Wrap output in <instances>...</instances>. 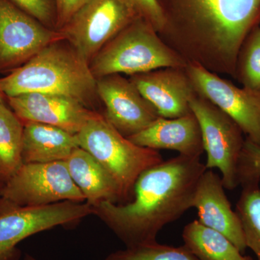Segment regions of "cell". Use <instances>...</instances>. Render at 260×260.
<instances>
[{
	"mask_svg": "<svg viewBox=\"0 0 260 260\" xmlns=\"http://www.w3.org/2000/svg\"><path fill=\"white\" fill-rule=\"evenodd\" d=\"M25 260H38L37 258L34 257V256L30 255V254H25Z\"/></svg>",
	"mask_w": 260,
	"mask_h": 260,
	"instance_id": "28",
	"label": "cell"
},
{
	"mask_svg": "<svg viewBox=\"0 0 260 260\" xmlns=\"http://www.w3.org/2000/svg\"><path fill=\"white\" fill-rule=\"evenodd\" d=\"M205 43L235 73L243 43L258 20L260 0H180Z\"/></svg>",
	"mask_w": 260,
	"mask_h": 260,
	"instance_id": "3",
	"label": "cell"
},
{
	"mask_svg": "<svg viewBox=\"0 0 260 260\" xmlns=\"http://www.w3.org/2000/svg\"><path fill=\"white\" fill-rule=\"evenodd\" d=\"M23 123L0 103V182L4 184L23 164Z\"/></svg>",
	"mask_w": 260,
	"mask_h": 260,
	"instance_id": "20",
	"label": "cell"
},
{
	"mask_svg": "<svg viewBox=\"0 0 260 260\" xmlns=\"http://www.w3.org/2000/svg\"><path fill=\"white\" fill-rule=\"evenodd\" d=\"M90 0H54L56 10V26L59 29Z\"/></svg>",
	"mask_w": 260,
	"mask_h": 260,
	"instance_id": "27",
	"label": "cell"
},
{
	"mask_svg": "<svg viewBox=\"0 0 260 260\" xmlns=\"http://www.w3.org/2000/svg\"><path fill=\"white\" fill-rule=\"evenodd\" d=\"M179 69L154 70L129 79L161 117L174 119L191 112L189 102L194 95V86Z\"/></svg>",
	"mask_w": 260,
	"mask_h": 260,
	"instance_id": "15",
	"label": "cell"
},
{
	"mask_svg": "<svg viewBox=\"0 0 260 260\" xmlns=\"http://www.w3.org/2000/svg\"><path fill=\"white\" fill-rule=\"evenodd\" d=\"M144 19L136 18L94 56L90 68L95 78L131 76L161 68H179L182 60L162 43Z\"/></svg>",
	"mask_w": 260,
	"mask_h": 260,
	"instance_id": "5",
	"label": "cell"
},
{
	"mask_svg": "<svg viewBox=\"0 0 260 260\" xmlns=\"http://www.w3.org/2000/svg\"><path fill=\"white\" fill-rule=\"evenodd\" d=\"M3 95H4V94L3 93L1 89H0V103H4V101H3Z\"/></svg>",
	"mask_w": 260,
	"mask_h": 260,
	"instance_id": "29",
	"label": "cell"
},
{
	"mask_svg": "<svg viewBox=\"0 0 260 260\" xmlns=\"http://www.w3.org/2000/svg\"><path fill=\"white\" fill-rule=\"evenodd\" d=\"M136 18L124 0H90L59 31L90 64L99 51Z\"/></svg>",
	"mask_w": 260,
	"mask_h": 260,
	"instance_id": "9",
	"label": "cell"
},
{
	"mask_svg": "<svg viewBox=\"0 0 260 260\" xmlns=\"http://www.w3.org/2000/svg\"><path fill=\"white\" fill-rule=\"evenodd\" d=\"M8 99L13 112L23 123H42L75 135L95 113L78 101L62 95L29 93Z\"/></svg>",
	"mask_w": 260,
	"mask_h": 260,
	"instance_id": "13",
	"label": "cell"
},
{
	"mask_svg": "<svg viewBox=\"0 0 260 260\" xmlns=\"http://www.w3.org/2000/svg\"><path fill=\"white\" fill-rule=\"evenodd\" d=\"M78 147L77 134L42 123L23 122V164L64 161Z\"/></svg>",
	"mask_w": 260,
	"mask_h": 260,
	"instance_id": "17",
	"label": "cell"
},
{
	"mask_svg": "<svg viewBox=\"0 0 260 260\" xmlns=\"http://www.w3.org/2000/svg\"><path fill=\"white\" fill-rule=\"evenodd\" d=\"M51 43L27 62L0 79L8 98L42 93L75 99L90 107L98 96L96 78L90 64L70 44Z\"/></svg>",
	"mask_w": 260,
	"mask_h": 260,
	"instance_id": "2",
	"label": "cell"
},
{
	"mask_svg": "<svg viewBox=\"0 0 260 260\" xmlns=\"http://www.w3.org/2000/svg\"><path fill=\"white\" fill-rule=\"evenodd\" d=\"M236 72L244 88L260 94V27L248 34L238 55Z\"/></svg>",
	"mask_w": 260,
	"mask_h": 260,
	"instance_id": "22",
	"label": "cell"
},
{
	"mask_svg": "<svg viewBox=\"0 0 260 260\" xmlns=\"http://www.w3.org/2000/svg\"><path fill=\"white\" fill-rule=\"evenodd\" d=\"M239 185L260 181V145L246 138L238 167Z\"/></svg>",
	"mask_w": 260,
	"mask_h": 260,
	"instance_id": "24",
	"label": "cell"
},
{
	"mask_svg": "<svg viewBox=\"0 0 260 260\" xmlns=\"http://www.w3.org/2000/svg\"><path fill=\"white\" fill-rule=\"evenodd\" d=\"M0 198L20 206L85 202L65 161L23 164L0 189Z\"/></svg>",
	"mask_w": 260,
	"mask_h": 260,
	"instance_id": "7",
	"label": "cell"
},
{
	"mask_svg": "<svg viewBox=\"0 0 260 260\" xmlns=\"http://www.w3.org/2000/svg\"><path fill=\"white\" fill-rule=\"evenodd\" d=\"M60 40L64 39L59 30L43 25L10 0H0V70L25 64Z\"/></svg>",
	"mask_w": 260,
	"mask_h": 260,
	"instance_id": "11",
	"label": "cell"
},
{
	"mask_svg": "<svg viewBox=\"0 0 260 260\" xmlns=\"http://www.w3.org/2000/svg\"><path fill=\"white\" fill-rule=\"evenodd\" d=\"M198 157L178 155L144 171L137 179L131 201H105L92 207L126 247L157 242L160 230L193 208L206 171Z\"/></svg>",
	"mask_w": 260,
	"mask_h": 260,
	"instance_id": "1",
	"label": "cell"
},
{
	"mask_svg": "<svg viewBox=\"0 0 260 260\" xmlns=\"http://www.w3.org/2000/svg\"><path fill=\"white\" fill-rule=\"evenodd\" d=\"M127 138L143 148L175 150L184 156L200 158L204 152L199 123L191 112L174 119L160 116L148 127Z\"/></svg>",
	"mask_w": 260,
	"mask_h": 260,
	"instance_id": "16",
	"label": "cell"
},
{
	"mask_svg": "<svg viewBox=\"0 0 260 260\" xmlns=\"http://www.w3.org/2000/svg\"><path fill=\"white\" fill-rule=\"evenodd\" d=\"M260 27V26H259Z\"/></svg>",
	"mask_w": 260,
	"mask_h": 260,
	"instance_id": "32",
	"label": "cell"
},
{
	"mask_svg": "<svg viewBox=\"0 0 260 260\" xmlns=\"http://www.w3.org/2000/svg\"><path fill=\"white\" fill-rule=\"evenodd\" d=\"M3 184H2V183H1V182H0V189H1L2 186H3Z\"/></svg>",
	"mask_w": 260,
	"mask_h": 260,
	"instance_id": "31",
	"label": "cell"
},
{
	"mask_svg": "<svg viewBox=\"0 0 260 260\" xmlns=\"http://www.w3.org/2000/svg\"><path fill=\"white\" fill-rule=\"evenodd\" d=\"M15 5L37 19L43 25L51 28L56 25L55 5L51 0H10Z\"/></svg>",
	"mask_w": 260,
	"mask_h": 260,
	"instance_id": "25",
	"label": "cell"
},
{
	"mask_svg": "<svg viewBox=\"0 0 260 260\" xmlns=\"http://www.w3.org/2000/svg\"><path fill=\"white\" fill-rule=\"evenodd\" d=\"M93 213L86 202L28 207L0 198V260H20L18 245L24 239L55 227L74 225Z\"/></svg>",
	"mask_w": 260,
	"mask_h": 260,
	"instance_id": "6",
	"label": "cell"
},
{
	"mask_svg": "<svg viewBox=\"0 0 260 260\" xmlns=\"http://www.w3.org/2000/svg\"><path fill=\"white\" fill-rule=\"evenodd\" d=\"M104 260H199L185 246H176L158 242L126 247L111 253Z\"/></svg>",
	"mask_w": 260,
	"mask_h": 260,
	"instance_id": "23",
	"label": "cell"
},
{
	"mask_svg": "<svg viewBox=\"0 0 260 260\" xmlns=\"http://www.w3.org/2000/svg\"><path fill=\"white\" fill-rule=\"evenodd\" d=\"M80 148L107 170L119 189V204L133 200L137 179L146 169L164 160L158 150L134 144L95 112L77 134Z\"/></svg>",
	"mask_w": 260,
	"mask_h": 260,
	"instance_id": "4",
	"label": "cell"
},
{
	"mask_svg": "<svg viewBox=\"0 0 260 260\" xmlns=\"http://www.w3.org/2000/svg\"><path fill=\"white\" fill-rule=\"evenodd\" d=\"M224 188L221 177L206 169L198 183L193 208L198 210L200 223L223 234L244 254L247 248L242 223Z\"/></svg>",
	"mask_w": 260,
	"mask_h": 260,
	"instance_id": "14",
	"label": "cell"
},
{
	"mask_svg": "<svg viewBox=\"0 0 260 260\" xmlns=\"http://www.w3.org/2000/svg\"><path fill=\"white\" fill-rule=\"evenodd\" d=\"M137 16L144 19L155 30L166 24V18L158 0H124Z\"/></svg>",
	"mask_w": 260,
	"mask_h": 260,
	"instance_id": "26",
	"label": "cell"
},
{
	"mask_svg": "<svg viewBox=\"0 0 260 260\" xmlns=\"http://www.w3.org/2000/svg\"><path fill=\"white\" fill-rule=\"evenodd\" d=\"M246 260H253V259L251 257V256H247V259Z\"/></svg>",
	"mask_w": 260,
	"mask_h": 260,
	"instance_id": "30",
	"label": "cell"
},
{
	"mask_svg": "<svg viewBox=\"0 0 260 260\" xmlns=\"http://www.w3.org/2000/svg\"><path fill=\"white\" fill-rule=\"evenodd\" d=\"M259 183L242 186L240 198L236 205L246 248H249L260 260V187Z\"/></svg>",
	"mask_w": 260,
	"mask_h": 260,
	"instance_id": "21",
	"label": "cell"
},
{
	"mask_svg": "<svg viewBox=\"0 0 260 260\" xmlns=\"http://www.w3.org/2000/svg\"><path fill=\"white\" fill-rule=\"evenodd\" d=\"M64 161L72 179L83 193L87 203L92 207L105 201L119 203L117 186L91 154L78 147Z\"/></svg>",
	"mask_w": 260,
	"mask_h": 260,
	"instance_id": "18",
	"label": "cell"
},
{
	"mask_svg": "<svg viewBox=\"0 0 260 260\" xmlns=\"http://www.w3.org/2000/svg\"><path fill=\"white\" fill-rule=\"evenodd\" d=\"M96 92L105 105L104 117L126 138L140 133L160 117L131 80L119 74L98 78Z\"/></svg>",
	"mask_w": 260,
	"mask_h": 260,
	"instance_id": "12",
	"label": "cell"
},
{
	"mask_svg": "<svg viewBox=\"0 0 260 260\" xmlns=\"http://www.w3.org/2000/svg\"><path fill=\"white\" fill-rule=\"evenodd\" d=\"M184 246L199 260H246L223 234L193 220L184 228Z\"/></svg>",
	"mask_w": 260,
	"mask_h": 260,
	"instance_id": "19",
	"label": "cell"
},
{
	"mask_svg": "<svg viewBox=\"0 0 260 260\" xmlns=\"http://www.w3.org/2000/svg\"><path fill=\"white\" fill-rule=\"evenodd\" d=\"M191 112L199 123L207 169H218L224 187L239 186L238 167L245 140L237 123L205 99L196 96L189 102Z\"/></svg>",
	"mask_w": 260,
	"mask_h": 260,
	"instance_id": "8",
	"label": "cell"
},
{
	"mask_svg": "<svg viewBox=\"0 0 260 260\" xmlns=\"http://www.w3.org/2000/svg\"><path fill=\"white\" fill-rule=\"evenodd\" d=\"M189 75L194 88L206 100L233 119L247 136L260 145V94L219 78L199 63L191 64Z\"/></svg>",
	"mask_w": 260,
	"mask_h": 260,
	"instance_id": "10",
	"label": "cell"
}]
</instances>
